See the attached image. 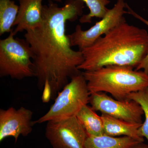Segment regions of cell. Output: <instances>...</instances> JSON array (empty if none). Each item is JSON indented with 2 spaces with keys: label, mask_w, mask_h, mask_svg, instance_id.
Returning a JSON list of instances; mask_svg holds the SVG:
<instances>
[{
  "label": "cell",
  "mask_w": 148,
  "mask_h": 148,
  "mask_svg": "<svg viewBox=\"0 0 148 148\" xmlns=\"http://www.w3.org/2000/svg\"><path fill=\"white\" fill-rule=\"evenodd\" d=\"M15 36L13 30L0 40V77L18 80L35 77L32 49L25 39Z\"/></svg>",
  "instance_id": "5b68a950"
},
{
  "label": "cell",
  "mask_w": 148,
  "mask_h": 148,
  "mask_svg": "<svg viewBox=\"0 0 148 148\" xmlns=\"http://www.w3.org/2000/svg\"><path fill=\"white\" fill-rule=\"evenodd\" d=\"M126 8H127L128 10V11H127V13L132 14V16H134L137 19H139L140 21H142L143 23L145 24L148 27V20L145 19V18H143L142 16L136 13L134 11L132 10V9L130 7L127 3L126 4ZM142 69H143V71L145 73L148 74V52L146 57L143 59L141 63L139 64V66H137L135 68V70L136 71H140Z\"/></svg>",
  "instance_id": "e0dca14e"
},
{
  "label": "cell",
  "mask_w": 148,
  "mask_h": 148,
  "mask_svg": "<svg viewBox=\"0 0 148 148\" xmlns=\"http://www.w3.org/2000/svg\"><path fill=\"white\" fill-rule=\"evenodd\" d=\"M143 142L127 136L114 137L104 135L98 136L88 135L84 148H143Z\"/></svg>",
  "instance_id": "7c38bea8"
},
{
  "label": "cell",
  "mask_w": 148,
  "mask_h": 148,
  "mask_svg": "<svg viewBox=\"0 0 148 148\" xmlns=\"http://www.w3.org/2000/svg\"><path fill=\"white\" fill-rule=\"evenodd\" d=\"M89 103L94 111L132 123H143L144 112L135 101L113 99L105 92L90 93Z\"/></svg>",
  "instance_id": "ba28073f"
},
{
  "label": "cell",
  "mask_w": 148,
  "mask_h": 148,
  "mask_svg": "<svg viewBox=\"0 0 148 148\" xmlns=\"http://www.w3.org/2000/svg\"><path fill=\"white\" fill-rule=\"evenodd\" d=\"M104 134L116 137L123 135L144 143V138L140 135L139 128L143 123H132L102 114Z\"/></svg>",
  "instance_id": "8fae6325"
},
{
  "label": "cell",
  "mask_w": 148,
  "mask_h": 148,
  "mask_svg": "<svg viewBox=\"0 0 148 148\" xmlns=\"http://www.w3.org/2000/svg\"><path fill=\"white\" fill-rule=\"evenodd\" d=\"M143 148H148V145H146Z\"/></svg>",
  "instance_id": "ac0fdd59"
},
{
  "label": "cell",
  "mask_w": 148,
  "mask_h": 148,
  "mask_svg": "<svg viewBox=\"0 0 148 148\" xmlns=\"http://www.w3.org/2000/svg\"><path fill=\"white\" fill-rule=\"evenodd\" d=\"M126 99L135 101L142 107L145 120L139 128V132L141 136L146 138L148 142V86L140 91L130 93Z\"/></svg>",
  "instance_id": "2e32d148"
},
{
  "label": "cell",
  "mask_w": 148,
  "mask_h": 148,
  "mask_svg": "<svg viewBox=\"0 0 148 148\" xmlns=\"http://www.w3.org/2000/svg\"><path fill=\"white\" fill-rule=\"evenodd\" d=\"M19 3L18 14L13 30L16 35L38 26L42 17L43 0H17Z\"/></svg>",
  "instance_id": "30bf717a"
},
{
  "label": "cell",
  "mask_w": 148,
  "mask_h": 148,
  "mask_svg": "<svg viewBox=\"0 0 148 148\" xmlns=\"http://www.w3.org/2000/svg\"><path fill=\"white\" fill-rule=\"evenodd\" d=\"M81 51L84 60L78 67L80 71L109 66L136 68L148 53V34L125 21Z\"/></svg>",
  "instance_id": "7a4b0ae2"
},
{
  "label": "cell",
  "mask_w": 148,
  "mask_h": 148,
  "mask_svg": "<svg viewBox=\"0 0 148 148\" xmlns=\"http://www.w3.org/2000/svg\"><path fill=\"white\" fill-rule=\"evenodd\" d=\"M56 2H62V0H53ZM85 3L89 10V13L81 16L79 21L82 24L90 23L94 17L102 18L105 16L108 9L106 6L110 0H81Z\"/></svg>",
  "instance_id": "9a60e30c"
},
{
  "label": "cell",
  "mask_w": 148,
  "mask_h": 148,
  "mask_svg": "<svg viewBox=\"0 0 148 148\" xmlns=\"http://www.w3.org/2000/svg\"><path fill=\"white\" fill-rule=\"evenodd\" d=\"M133 69L128 66H109L82 73L90 94L108 93L114 99L124 100L130 93L148 86V74Z\"/></svg>",
  "instance_id": "3957f363"
},
{
  "label": "cell",
  "mask_w": 148,
  "mask_h": 148,
  "mask_svg": "<svg viewBox=\"0 0 148 148\" xmlns=\"http://www.w3.org/2000/svg\"><path fill=\"white\" fill-rule=\"evenodd\" d=\"M126 3L124 0H117L112 8L108 10L105 16L90 29L83 30L79 24L75 31L69 35L72 46H76L79 50L90 46L100 37L104 36L122 22L126 21L124 14Z\"/></svg>",
  "instance_id": "8992f818"
},
{
  "label": "cell",
  "mask_w": 148,
  "mask_h": 148,
  "mask_svg": "<svg viewBox=\"0 0 148 148\" xmlns=\"http://www.w3.org/2000/svg\"><path fill=\"white\" fill-rule=\"evenodd\" d=\"M33 116V112L24 107L0 109V142L12 137L16 143L19 136L27 137L31 134L34 125Z\"/></svg>",
  "instance_id": "9c48e42d"
},
{
  "label": "cell",
  "mask_w": 148,
  "mask_h": 148,
  "mask_svg": "<svg viewBox=\"0 0 148 148\" xmlns=\"http://www.w3.org/2000/svg\"><path fill=\"white\" fill-rule=\"evenodd\" d=\"M45 135L53 148H84L88 136L76 116L47 122Z\"/></svg>",
  "instance_id": "52a82bcc"
},
{
  "label": "cell",
  "mask_w": 148,
  "mask_h": 148,
  "mask_svg": "<svg viewBox=\"0 0 148 148\" xmlns=\"http://www.w3.org/2000/svg\"><path fill=\"white\" fill-rule=\"evenodd\" d=\"M18 8L12 0H0V36L13 31Z\"/></svg>",
  "instance_id": "5bb4252c"
},
{
  "label": "cell",
  "mask_w": 148,
  "mask_h": 148,
  "mask_svg": "<svg viewBox=\"0 0 148 148\" xmlns=\"http://www.w3.org/2000/svg\"><path fill=\"white\" fill-rule=\"evenodd\" d=\"M90 92L82 72L74 76L59 92L47 112L33 121L34 125L75 116L89 103Z\"/></svg>",
  "instance_id": "277c9868"
},
{
  "label": "cell",
  "mask_w": 148,
  "mask_h": 148,
  "mask_svg": "<svg viewBox=\"0 0 148 148\" xmlns=\"http://www.w3.org/2000/svg\"><path fill=\"white\" fill-rule=\"evenodd\" d=\"M84 8L81 0H67L61 7L50 1L43 6L39 25L25 32L24 39L33 54V69L38 87L43 90L45 83H48L51 99L57 96L73 77L81 73L78 67L84 60L83 56L81 51L72 48L66 34V24L82 16Z\"/></svg>",
  "instance_id": "6da1fadb"
},
{
  "label": "cell",
  "mask_w": 148,
  "mask_h": 148,
  "mask_svg": "<svg viewBox=\"0 0 148 148\" xmlns=\"http://www.w3.org/2000/svg\"><path fill=\"white\" fill-rule=\"evenodd\" d=\"M76 116L88 135L98 136L105 135L102 117L91 107L88 105L84 106Z\"/></svg>",
  "instance_id": "4fadbf2b"
}]
</instances>
